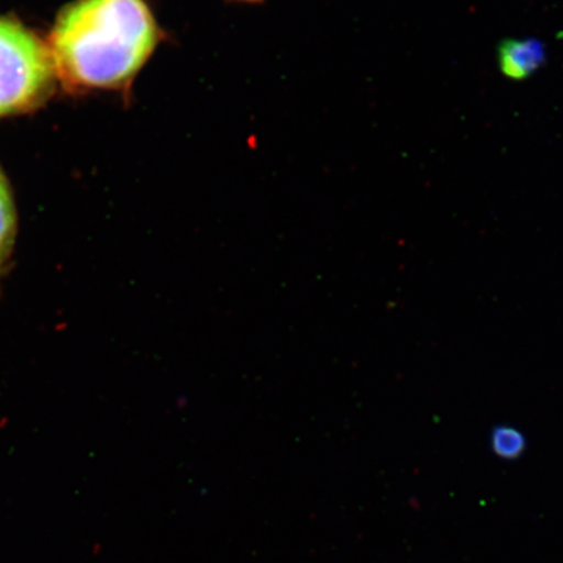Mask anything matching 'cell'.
<instances>
[{
	"label": "cell",
	"instance_id": "2",
	"mask_svg": "<svg viewBox=\"0 0 563 563\" xmlns=\"http://www.w3.org/2000/svg\"><path fill=\"white\" fill-rule=\"evenodd\" d=\"M55 69L48 47L15 21L0 19V117L42 101Z\"/></svg>",
	"mask_w": 563,
	"mask_h": 563
},
{
	"label": "cell",
	"instance_id": "4",
	"mask_svg": "<svg viewBox=\"0 0 563 563\" xmlns=\"http://www.w3.org/2000/svg\"><path fill=\"white\" fill-rule=\"evenodd\" d=\"M490 449L499 460L516 461L527 450V438L517 427L497 426L490 432Z\"/></svg>",
	"mask_w": 563,
	"mask_h": 563
},
{
	"label": "cell",
	"instance_id": "1",
	"mask_svg": "<svg viewBox=\"0 0 563 563\" xmlns=\"http://www.w3.org/2000/svg\"><path fill=\"white\" fill-rule=\"evenodd\" d=\"M159 37L145 0H77L54 26L55 74L75 88H125L150 60Z\"/></svg>",
	"mask_w": 563,
	"mask_h": 563
},
{
	"label": "cell",
	"instance_id": "3",
	"mask_svg": "<svg viewBox=\"0 0 563 563\" xmlns=\"http://www.w3.org/2000/svg\"><path fill=\"white\" fill-rule=\"evenodd\" d=\"M497 59L501 74L514 81H523L547 63L543 42L534 38H510L499 44Z\"/></svg>",
	"mask_w": 563,
	"mask_h": 563
},
{
	"label": "cell",
	"instance_id": "5",
	"mask_svg": "<svg viewBox=\"0 0 563 563\" xmlns=\"http://www.w3.org/2000/svg\"><path fill=\"white\" fill-rule=\"evenodd\" d=\"M16 214L4 178L0 179V269L9 258L15 241Z\"/></svg>",
	"mask_w": 563,
	"mask_h": 563
},
{
	"label": "cell",
	"instance_id": "7",
	"mask_svg": "<svg viewBox=\"0 0 563 563\" xmlns=\"http://www.w3.org/2000/svg\"><path fill=\"white\" fill-rule=\"evenodd\" d=\"M2 178H3V176H2V174H0V179H2Z\"/></svg>",
	"mask_w": 563,
	"mask_h": 563
},
{
	"label": "cell",
	"instance_id": "6",
	"mask_svg": "<svg viewBox=\"0 0 563 563\" xmlns=\"http://www.w3.org/2000/svg\"><path fill=\"white\" fill-rule=\"evenodd\" d=\"M239 2L256 3V2H262V0H239Z\"/></svg>",
	"mask_w": 563,
	"mask_h": 563
}]
</instances>
